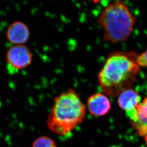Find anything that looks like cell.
I'll use <instances>...</instances> for the list:
<instances>
[{
	"label": "cell",
	"mask_w": 147,
	"mask_h": 147,
	"mask_svg": "<svg viewBox=\"0 0 147 147\" xmlns=\"http://www.w3.org/2000/svg\"><path fill=\"white\" fill-rule=\"evenodd\" d=\"M137 56L134 53L110 54L98 75V83L105 94L115 97L131 89L140 71Z\"/></svg>",
	"instance_id": "obj_1"
},
{
	"label": "cell",
	"mask_w": 147,
	"mask_h": 147,
	"mask_svg": "<svg viewBox=\"0 0 147 147\" xmlns=\"http://www.w3.org/2000/svg\"><path fill=\"white\" fill-rule=\"evenodd\" d=\"M86 111V106L76 92L69 89L54 98L47 125L53 133L66 136L83 122Z\"/></svg>",
	"instance_id": "obj_2"
},
{
	"label": "cell",
	"mask_w": 147,
	"mask_h": 147,
	"mask_svg": "<svg viewBox=\"0 0 147 147\" xmlns=\"http://www.w3.org/2000/svg\"><path fill=\"white\" fill-rule=\"evenodd\" d=\"M136 20L124 1H116L104 9L98 22L102 28L104 40L115 43L129 38Z\"/></svg>",
	"instance_id": "obj_3"
},
{
	"label": "cell",
	"mask_w": 147,
	"mask_h": 147,
	"mask_svg": "<svg viewBox=\"0 0 147 147\" xmlns=\"http://www.w3.org/2000/svg\"><path fill=\"white\" fill-rule=\"evenodd\" d=\"M32 58V52L25 45H13L6 54L8 67L13 71L26 68L31 64Z\"/></svg>",
	"instance_id": "obj_4"
},
{
	"label": "cell",
	"mask_w": 147,
	"mask_h": 147,
	"mask_svg": "<svg viewBox=\"0 0 147 147\" xmlns=\"http://www.w3.org/2000/svg\"><path fill=\"white\" fill-rule=\"evenodd\" d=\"M140 102L141 97L131 88L124 91L118 98L119 106L125 111L131 123L138 121L137 108Z\"/></svg>",
	"instance_id": "obj_5"
},
{
	"label": "cell",
	"mask_w": 147,
	"mask_h": 147,
	"mask_svg": "<svg viewBox=\"0 0 147 147\" xmlns=\"http://www.w3.org/2000/svg\"><path fill=\"white\" fill-rule=\"evenodd\" d=\"M5 35L8 40L13 45H25L29 39L30 31L25 22L16 21L9 25Z\"/></svg>",
	"instance_id": "obj_6"
},
{
	"label": "cell",
	"mask_w": 147,
	"mask_h": 147,
	"mask_svg": "<svg viewBox=\"0 0 147 147\" xmlns=\"http://www.w3.org/2000/svg\"><path fill=\"white\" fill-rule=\"evenodd\" d=\"M87 108L92 115L102 116L109 112L111 108V103L105 95L101 93H96L88 99Z\"/></svg>",
	"instance_id": "obj_7"
},
{
	"label": "cell",
	"mask_w": 147,
	"mask_h": 147,
	"mask_svg": "<svg viewBox=\"0 0 147 147\" xmlns=\"http://www.w3.org/2000/svg\"><path fill=\"white\" fill-rule=\"evenodd\" d=\"M138 121L132 123L139 136L144 138L147 146V96L137 108Z\"/></svg>",
	"instance_id": "obj_8"
},
{
	"label": "cell",
	"mask_w": 147,
	"mask_h": 147,
	"mask_svg": "<svg viewBox=\"0 0 147 147\" xmlns=\"http://www.w3.org/2000/svg\"><path fill=\"white\" fill-rule=\"evenodd\" d=\"M32 147H57L53 139L47 136H41L33 142Z\"/></svg>",
	"instance_id": "obj_9"
},
{
	"label": "cell",
	"mask_w": 147,
	"mask_h": 147,
	"mask_svg": "<svg viewBox=\"0 0 147 147\" xmlns=\"http://www.w3.org/2000/svg\"><path fill=\"white\" fill-rule=\"evenodd\" d=\"M136 61L139 66L147 68V50L140 55H138Z\"/></svg>",
	"instance_id": "obj_10"
}]
</instances>
